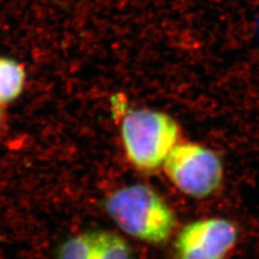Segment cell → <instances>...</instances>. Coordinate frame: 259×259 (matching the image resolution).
I'll use <instances>...</instances> for the list:
<instances>
[{
	"label": "cell",
	"mask_w": 259,
	"mask_h": 259,
	"mask_svg": "<svg viewBox=\"0 0 259 259\" xmlns=\"http://www.w3.org/2000/svg\"><path fill=\"white\" fill-rule=\"evenodd\" d=\"M110 106L130 163L141 172L163 166L180 142L181 130L176 121L165 112L130 106L122 94L111 96Z\"/></svg>",
	"instance_id": "obj_1"
},
{
	"label": "cell",
	"mask_w": 259,
	"mask_h": 259,
	"mask_svg": "<svg viewBox=\"0 0 259 259\" xmlns=\"http://www.w3.org/2000/svg\"><path fill=\"white\" fill-rule=\"evenodd\" d=\"M104 207L121 230L150 244L166 242L175 228L173 210L148 185L132 184L115 190Z\"/></svg>",
	"instance_id": "obj_2"
},
{
	"label": "cell",
	"mask_w": 259,
	"mask_h": 259,
	"mask_svg": "<svg viewBox=\"0 0 259 259\" xmlns=\"http://www.w3.org/2000/svg\"><path fill=\"white\" fill-rule=\"evenodd\" d=\"M163 167L175 187L194 199L210 197L224 180L221 157L213 149L194 142H178Z\"/></svg>",
	"instance_id": "obj_3"
},
{
	"label": "cell",
	"mask_w": 259,
	"mask_h": 259,
	"mask_svg": "<svg viewBox=\"0 0 259 259\" xmlns=\"http://www.w3.org/2000/svg\"><path fill=\"white\" fill-rule=\"evenodd\" d=\"M239 230L232 221L205 218L186 225L175 240L177 259H225L237 244Z\"/></svg>",
	"instance_id": "obj_4"
},
{
	"label": "cell",
	"mask_w": 259,
	"mask_h": 259,
	"mask_svg": "<svg viewBox=\"0 0 259 259\" xmlns=\"http://www.w3.org/2000/svg\"><path fill=\"white\" fill-rule=\"evenodd\" d=\"M25 67L18 60L0 55V105L15 102L26 87Z\"/></svg>",
	"instance_id": "obj_5"
},
{
	"label": "cell",
	"mask_w": 259,
	"mask_h": 259,
	"mask_svg": "<svg viewBox=\"0 0 259 259\" xmlns=\"http://www.w3.org/2000/svg\"><path fill=\"white\" fill-rule=\"evenodd\" d=\"M90 259H133L127 242L119 234L107 230H92Z\"/></svg>",
	"instance_id": "obj_6"
},
{
	"label": "cell",
	"mask_w": 259,
	"mask_h": 259,
	"mask_svg": "<svg viewBox=\"0 0 259 259\" xmlns=\"http://www.w3.org/2000/svg\"><path fill=\"white\" fill-rule=\"evenodd\" d=\"M92 231L70 237L56 249V259H90L92 253Z\"/></svg>",
	"instance_id": "obj_7"
},
{
	"label": "cell",
	"mask_w": 259,
	"mask_h": 259,
	"mask_svg": "<svg viewBox=\"0 0 259 259\" xmlns=\"http://www.w3.org/2000/svg\"><path fill=\"white\" fill-rule=\"evenodd\" d=\"M2 121H3V106L0 105V125H2Z\"/></svg>",
	"instance_id": "obj_8"
}]
</instances>
